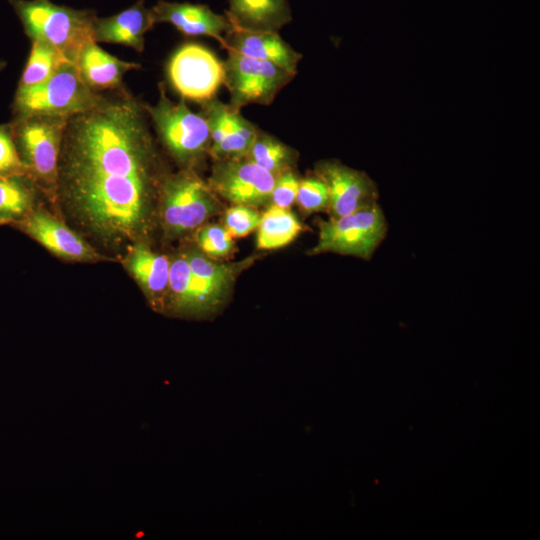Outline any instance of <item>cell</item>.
Segmentation results:
<instances>
[{"label":"cell","instance_id":"6da1fadb","mask_svg":"<svg viewBox=\"0 0 540 540\" xmlns=\"http://www.w3.org/2000/svg\"><path fill=\"white\" fill-rule=\"evenodd\" d=\"M148 119L143 102L125 90L67 120L55 205L73 229L105 250L125 253L144 241L159 201L167 175L160 173Z\"/></svg>","mask_w":540,"mask_h":540},{"label":"cell","instance_id":"7a4b0ae2","mask_svg":"<svg viewBox=\"0 0 540 540\" xmlns=\"http://www.w3.org/2000/svg\"><path fill=\"white\" fill-rule=\"evenodd\" d=\"M30 40L54 46L75 63L81 50L94 41L95 11L57 5L50 0H7Z\"/></svg>","mask_w":540,"mask_h":540},{"label":"cell","instance_id":"3957f363","mask_svg":"<svg viewBox=\"0 0 540 540\" xmlns=\"http://www.w3.org/2000/svg\"><path fill=\"white\" fill-rule=\"evenodd\" d=\"M110 98L90 90L81 80L75 63L64 62L46 81L18 87L12 104L14 119L33 115L69 118L97 110Z\"/></svg>","mask_w":540,"mask_h":540},{"label":"cell","instance_id":"277c9868","mask_svg":"<svg viewBox=\"0 0 540 540\" xmlns=\"http://www.w3.org/2000/svg\"><path fill=\"white\" fill-rule=\"evenodd\" d=\"M68 118L33 115L13 119V138L26 176L54 204L58 162Z\"/></svg>","mask_w":540,"mask_h":540},{"label":"cell","instance_id":"5b68a950","mask_svg":"<svg viewBox=\"0 0 540 540\" xmlns=\"http://www.w3.org/2000/svg\"><path fill=\"white\" fill-rule=\"evenodd\" d=\"M156 104L143 103L154 129L170 155L183 166L192 165L209 151L211 138L207 120L202 113L192 112L181 98L173 102L167 95L164 83L158 85Z\"/></svg>","mask_w":540,"mask_h":540},{"label":"cell","instance_id":"8992f818","mask_svg":"<svg viewBox=\"0 0 540 540\" xmlns=\"http://www.w3.org/2000/svg\"><path fill=\"white\" fill-rule=\"evenodd\" d=\"M218 208L215 193L193 169H181L165 177L158 212L168 237L175 238L198 228Z\"/></svg>","mask_w":540,"mask_h":540},{"label":"cell","instance_id":"52a82bcc","mask_svg":"<svg viewBox=\"0 0 540 540\" xmlns=\"http://www.w3.org/2000/svg\"><path fill=\"white\" fill-rule=\"evenodd\" d=\"M318 243L311 255L334 252L370 259L387 233L385 215L377 203L318 223Z\"/></svg>","mask_w":540,"mask_h":540},{"label":"cell","instance_id":"ba28073f","mask_svg":"<svg viewBox=\"0 0 540 540\" xmlns=\"http://www.w3.org/2000/svg\"><path fill=\"white\" fill-rule=\"evenodd\" d=\"M224 84L229 92V106L240 110L250 104L270 105L278 93L295 77L266 60L227 50L223 61Z\"/></svg>","mask_w":540,"mask_h":540},{"label":"cell","instance_id":"9c48e42d","mask_svg":"<svg viewBox=\"0 0 540 540\" xmlns=\"http://www.w3.org/2000/svg\"><path fill=\"white\" fill-rule=\"evenodd\" d=\"M167 75L181 98L202 103L224 84L223 61L206 47L187 43L171 56Z\"/></svg>","mask_w":540,"mask_h":540},{"label":"cell","instance_id":"30bf717a","mask_svg":"<svg viewBox=\"0 0 540 540\" xmlns=\"http://www.w3.org/2000/svg\"><path fill=\"white\" fill-rule=\"evenodd\" d=\"M276 176L246 156L215 160L208 185L233 205L257 207L270 201Z\"/></svg>","mask_w":540,"mask_h":540},{"label":"cell","instance_id":"8fae6325","mask_svg":"<svg viewBox=\"0 0 540 540\" xmlns=\"http://www.w3.org/2000/svg\"><path fill=\"white\" fill-rule=\"evenodd\" d=\"M16 225L26 235L63 260L89 263L110 260L83 235L43 208L36 206Z\"/></svg>","mask_w":540,"mask_h":540},{"label":"cell","instance_id":"7c38bea8","mask_svg":"<svg viewBox=\"0 0 540 540\" xmlns=\"http://www.w3.org/2000/svg\"><path fill=\"white\" fill-rule=\"evenodd\" d=\"M315 174L327 186L330 217H340L377 203L375 183L363 172L337 161L320 162Z\"/></svg>","mask_w":540,"mask_h":540},{"label":"cell","instance_id":"4fadbf2b","mask_svg":"<svg viewBox=\"0 0 540 540\" xmlns=\"http://www.w3.org/2000/svg\"><path fill=\"white\" fill-rule=\"evenodd\" d=\"M155 23H170L187 36H208L224 45V35L232 29L226 15L214 13L207 5L159 0L152 8Z\"/></svg>","mask_w":540,"mask_h":540},{"label":"cell","instance_id":"5bb4252c","mask_svg":"<svg viewBox=\"0 0 540 540\" xmlns=\"http://www.w3.org/2000/svg\"><path fill=\"white\" fill-rule=\"evenodd\" d=\"M123 264L156 310L165 309L168 295L170 259L153 251L145 241L132 244Z\"/></svg>","mask_w":540,"mask_h":540},{"label":"cell","instance_id":"9a60e30c","mask_svg":"<svg viewBox=\"0 0 540 540\" xmlns=\"http://www.w3.org/2000/svg\"><path fill=\"white\" fill-rule=\"evenodd\" d=\"M151 9L144 0L109 17H96L93 24L96 43H114L128 46L138 53L144 51L145 34L155 25Z\"/></svg>","mask_w":540,"mask_h":540},{"label":"cell","instance_id":"2e32d148","mask_svg":"<svg viewBox=\"0 0 540 540\" xmlns=\"http://www.w3.org/2000/svg\"><path fill=\"white\" fill-rule=\"evenodd\" d=\"M223 48L240 54L270 61L296 75L302 55L272 31H244L230 29L224 35Z\"/></svg>","mask_w":540,"mask_h":540},{"label":"cell","instance_id":"e0dca14e","mask_svg":"<svg viewBox=\"0 0 540 540\" xmlns=\"http://www.w3.org/2000/svg\"><path fill=\"white\" fill-rule=\"evenodd\" d=\"M79 76L93 92L125 91L124 75L131 70L140 69L141 65L123 61L105 50L98 43L90 42L81 50L75 62Z\"/></svg>","mask_w":540,"mask_h":540},{"label":"cell","instance_id":"ac0fdd59","mask_svg":"<svg viewBox=\"0 0 540 540\" xmlns=\"http://www.w3.org/2000/svg\"><path fill=\"white\" fill-rule=\"evenodd\" d=\"M226 17L244 31L278 32L292 20L287 0H229Z\"/></svg>","mask_w":540,"mask_h":540},{"label":"cell","instance_id":"d6986e66","mask_svg":"<svg viewBox=\"0 0 540 540\" xmlns=\"http://www.w3.org/2000/svg\"><path fill=\"white\" fill-rule=\"evenodd\" d=\"M165 308L178 315H200L208 312L184 253L170 260Z\"/></svg>","mask_w":540,"mask_h":540},{"label":"cell","instance_id":"ffe728a7","mask_svg":"<svg viewBox=\"0 0 540 540\" xmlns=\"http://www.w3.org/2000/svg\"><path fill=\"white\" fill-rule=\"evenodd\" d=\"M39 192L27 176H0V225L23 219L37 206Z\"/></svg>","mask_w":540,"mask_h":540},{"label":"cell","instance_id":"44dd1931","mask_svg":"<svg viewBox=\"0 0 540 540\" xmlns=\"http://www.w3.org/2000/svg\"><path fill=\"white\" fill-rule=\"evenodd\" d=\"M257 229V248L271 250L293 241L302 226L288 209L271 205L262 214Z\"/></svg>","mask_w":540,"mask_h":540},{"label":"cell","instance_id":"7402d4cb","mask_svg":"<svg viewBox=\"0 0 540 540\" xmlns=\"http://www.w3.org/2000/svg\"><path fill=\"white\" fill-rule=\"evenodd\" d=\"M196 282L219 302L230 287L234 268L213 262L202 251L191 249L184 252Z\"/></svg>","mask_w":540,"mask_h":540},{"label":"cell","instance_id":"603a6c76","mask_svg":"<svg viewBox=\"0 0 540 540\" xmlns=\"http://www.w3.org/2000/svg\"><path fill=\"white\" fill-rule=\"evenodd\" d=\"M246 157L277 176L281 172L291 169L294 152L278 139L258 130Z\"/></svg>","mask_w":540,"mask_h":540},{"label":"cell","instance_id":"cb8c5ba5","mask_svg":"<svg viewBox=\"0 0 540 540\" xmlns=\"http://www.w3.org/2000/svg\"><path fill=\"white\" fill-rule=\"evenodd\" d=\"M31 42L30 54L18 87L34 86L46 81L67 61L54 46L41 40Z\"/></svg>","mask_w":540,"mask_h":540},{"label":"cell","instance_id":"d4e9b609","mask_svg":"<svg viewBox=\"0 0 540 540\" xmlns=\"http://www.w3.org/2000/svg\"><path fill=\"white\" fill-rule=\"evenodd\" d=\"M295 201L306 213L328 210L329 194L325 183L316 175L299 180Z\"/></svg>","mask_w":540,"mask_h":540},{"label":"cell","instance_id":"484cf974","mask_svg":"<svg viewBox=\"0 0 540 540\" xmlns=\"http://www.w3.org/2000/svg\"><path fill=\"white\" fill-rule=\"evenodd\" d=\"M197 243L201 251L211 257L226 256L234 247L231 235L219 225L202 227L197 234Z\"/></svg>","mask_w":540,"mask_h":540},{"label":"cell","instance_id":"4316f807","mask_svg":"<svg viewBox=\"0 0 540 540\" xmlns=\"http://www.w3.org/2000/svg\"><path fill=\"white\" fill-rule=\"evenodd\" d=\"M261 220V215L249 206L234 205L226 210L224 228L232 238L243 237L255 230Z\"/></svg>","mask_w":540,"mask_h":540},{"label":"cell","instance_id":"83f0119b","mask_svg":"<svg viewBox=\"0 0 540 540\" xmlns=\"http://www.w3.org/2000/svg\"><path fill=\"white\" fill-rule=\"evenodd\" d=\"M0 176H26L15 146L11 123L0 125Z\"/></svg>","mask_w":540,"mask_h":540},{"label":"cell","instance_id":"f1b7e54d","mask_svg":"<svg viewBox=\"0 0 540 540\" xmlns=\"http://www.w3.org/2000/svg\"><path fill=\"white\" fill-rule=\"evenodd\" d=\"M299 179L291 169L278 174L270 196L271 205L288 209L296 199Z\"/></svg>","mask_w":540,"mask_h":540},{"label":"cell","instance_id":"f546056e","mask_svg":"<svg viewBox=\"0 0 540 540\" xmlns=\"http://www.w3.org/2000/svg\"><path fill=\"white\" fill-rule=\"evenodd\" d=\"M6 67V62L5 61H0V72L3 71Z\"/></svg>","mask_w":540,"mask_h":540}]
</instances>
